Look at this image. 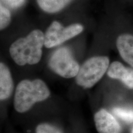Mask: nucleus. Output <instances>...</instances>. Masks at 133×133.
<instances>
[{"label":"nucleus","instance_id":"nucleus-1","mask_svg":"<svg viewBox=\"0 0 133 133\" xmlns=\"http://www.w3.org/2000/svg\"><path fill=\"white\" fill-rule=\"evenodd\" d=\"M44 46V33L35 29L25 37L14 41L9 48V54L18 65H35L41 61Z\"/></svg>","mask_w":133,"mask_h":133},{"label":"nucleus","instance_id":"nucleus-2","mask_svg":"<svg viewBox=\"0 0 133 133\" xmlns=\"http://www.w3.org/2000/svg\"><path fill=\"white\" fill-rule=\"evenodd\" d=\"M49 96V88L43 80L24 79L17 86L14 99V108L17 112L24 113L35 103L45 101Z\"/></svg>","mask_w":133,"mask_h":133},{"label":"nucleus","instance_id":"nucleus-3","mask_svg":"<svg viewBox=\"0 0 133 133\" xmlns=\"http://www.w3.org/2000/svg\"><path fill=\"white\" fill-rule=\"evenodd\" d=\"M110 64L107 56H94L86 60L75 77L76 84L84 88H92L107 73Z\"/></svg>","mask_w":133,"mask_h":133},{"label":"nucleus","instance_id":"nucleus-4","mask_svg":"<svg viewBox=\"0 0 133 133\" xmlns=\"http://www.w3.org/2000/svg\"><path fill=\"white\" fill-rule=\"evenodd\" d=\"M48 65L53 72L64 78L76 77L80 66L66 46L56 49L50 56Z\"/></svg>","mask_w":133,"mask_h":133},{"label":"nucleus","instance_id":"nucleus-5","mask_svg":"<svg viewBox=\"0 0 133 133\" xmlns=\"http://www.w3.org/2000/svg\"><path fill=\"white\" fill-rule=\"evenodd\" d=\"M84 30L81 24H72L65 26L59 21H53L44 33V46L52 48L79 35Z\"/></svg>","mask_w":133,"mask_h":133},{"label":"nucleus","instance_id":"nucleus-6","mask_svg":"<svg viewBox=\"0 0 133 133\" xmlns=\"http://www.w3.org/2000/svg\"><path fill=\"white\" fill-rule=\"evenodd\" d=\"M119 31L115 38V44L120 57L133 68V31L128 28Z\"/></svg>","mask_w":133,"mask_h":133},{"label":"nucleus","instance_id":"nucleus-7","mask_svg":"<svg viewBox=\"0 0 133 133\" xmlns=\"http://www.w3.org/2000/svg\"><path fill=\"white\" fill-rule=\"evenodd\" d=\"M94 122L99 133H122V128L118 121L105 109L96 113Z\"/></svg>","mask_w":133,"mask_h":133},{"label":"nucleus","instance_id":"nucleus-8","mask_svg":"<svg viewBox=\"0 0 133 133\" xmlns=\"http://www.w3.org/2000/svg\"><path fill=\"white\" fill-rule=\"evenodd\" d=\"M107 74L110 78L120 81L129 89H133V68L126 67L120 62L114 61L110 64Z\"/></svg>","mask_w":133,"mask_h":133},{"label":"nucleus","instance_id":"nucleus-9","mask_svg":"<svg viewBox=\"0 0 133 133\" xmlns=\"http://www.w3.org/2000/svg\"><path fill=\"white\" fill-rule=\"evenodd\" d=\"M14 89L12 75L9 68L4 63L0 64V99L4 101L12 94Z\"/></svg>","mask_w":133,"mask_h":133},{"label":"nucleus","instance_id":"nucleus-10","mask_svg":"<svg viewBox=\"0 0 133 133\" xmlns=\"http://www.w3.org/2000/svg\"><path fill=\"white\" fill-rule=\"evenodd\" d=\"M39 8L48 14H56L67 7L74 0H36Z\"/></svg>","mask_w":133,"mask_h":133},{"label":"nucleus","instance_id":"nucleus-11","mask_svg":"<svg viewBox=\"0 0 133 133\" xmlns=\"http://www.w3.org/2000/svg\"><path fill=\"white\" fill-rule=\"evenodd\" d=\"M112 112L117 117L127 123L133 122V109L116 107Z\"/></svg>","mask_w":133,"mask_h":133},{"label":"nucleus","instance_id":"nucleus-12","mask_svg":"<svg viewBox=\"0 0 133 133\" xmlns=\"http://www.w3.org/2000/svg\"><path fill=\"white\" fill-rule=\"evenodd\" d=\"M11 22V13L10 11L3 6L0 5V29L1 30H4L6 29Z\"/></svg>","mask_w":133,"mask_h":133},{"label":"nucleus","instance_id":"nucleus-13","mask_svg":"<svg viewBox=\"0 0 133 133\" xmlns=\"http://www.w3.org/2000/svg\"><path fill=\"white\" fill-rule=\"evenodd\" d=\"M36 133H62L57 128L48 123L39 124L36 128Z\"/></svg>","mask_w":133,"mask_h":133},{"label":"nucleus","instance_id":"nucleus-14","mask_svg":"<svg viewBox=\"0 0 133 133\" xmlns=\"http://www.w3.org/2000/svg\"><path fill=\"white\" fill-rule=\"evenodd\" d=\"M131 133H133V128H132V131H131Z\"/></svg>","mask_w":133,"mask_h":133}]
</instances>
